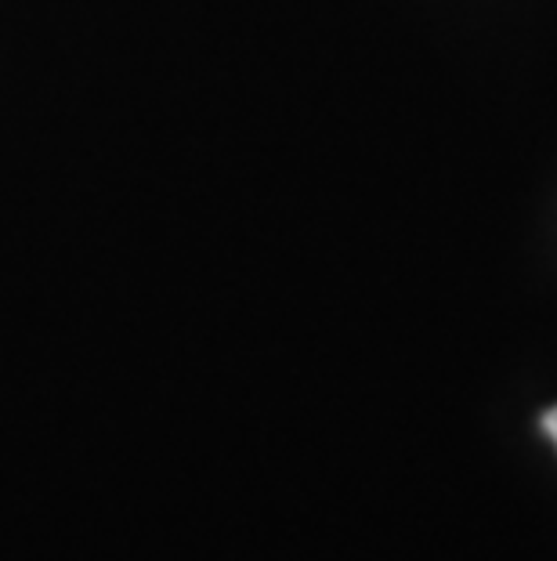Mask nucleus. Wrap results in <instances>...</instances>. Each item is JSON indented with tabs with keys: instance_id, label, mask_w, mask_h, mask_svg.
<instances>
[{
	"instance_id": "1",
	"label": "nucleus",
	"mask_w": 557,
	"mask_h": 561,
	"mask_svg": "<svg viewBox=\"0 0 557 561\" xmlns=\"http://www.w3.org/2000/svg\"><path fill=\"white\" fill-rule=\"evenodd\" d=\"M543 432H547V435L554 438V446H557V405H554V410L543 413Z\"/></svg>"
}]
</instances>
